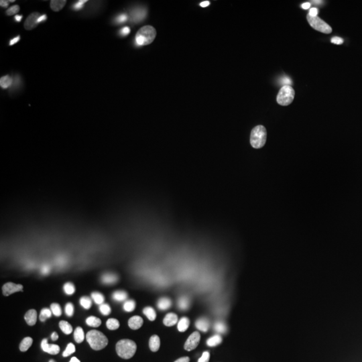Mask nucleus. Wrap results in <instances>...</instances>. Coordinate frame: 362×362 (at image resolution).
<instances>
[{"label": "nucleus", "instance_id": "f257e3e1", "mask_svg": "<svg viewBox=\"0 0 362 362\" xmlns=\"http://www.w3.org/2000/svg\"><path fill=\"white\" fill-rule=\"evenodd\" d=\"M134 42H115L104 49L85 78V97L92 106H111L122 99L134 85V66L141 59Z\"/></svg>", "mask_w": 362, "mask_h": 362}, {"label": "nucleus", "instance_id": "f03ea898", "mask_svg": "<svg viewBox=\"0 0 362 362\" xmlns=\"http://www.w3.org/2000/svg\"><path fill=\"white\" fill-rule=\"evenodd\" d=\"M233 3L228 0H184L177 5V28L188 40H207L226 24Z\"/></svg>", "mask_w": 362, "mask_h": 362}, {"label": "nucleus", "instance_id": "7ed1b4c3", "mask_svg": "<svg viewBox=\"0 0 362 362\" xmlns=\"http://www.w3.org/2000/svg\"><path fill=\"white\" fill-rule=\"evenodd\" d=\"M42 289H45L42 273L33 266L21 264L14 266V269H7L0 278V301H3L5 308L19 313V310H26L40 299Z\"/></svg>", "mask_w": 362, "mask_h": 362}, {"label": "nucleus", "instance_id": "20e7f679", "mask_svg": "<svg viewBox=\"0 0 362 362\" xmlns=\"http://www.w3.org/2000/svg\"><path fill=\"white\" fill-rule=\"evenodd\" d=\"M69 38V24L64 17H52L40 21L38 26H33L31 31L24 33L21 38V49L26 54H45L49 49L64 45Z\"/></svg>", "mask_w": 362, "mask_h": 362}, {"label": "nucleus", "instance_id": "39448f33", "mask_svg": "<svg viewBox=\"0 0 362 362\" xmlns=\"http://www.w3.org/2000/svg\"><path fill=\"white\" fill-rule=\"evenodd\" d=\"M301 7H306L303 0H280V3H275L273 7H269L264 14H259L255 26L259 33L264 35H278V33H285L289 26H292L294 21V14L301 10Z\"/></svg>", "mask_w": 362, "mask_h": 362}, {"label": "nucleus", "instance_id": "423d86ee", "mask_svg": "<svg viewBox=\"0 0 362 362\" xmlns=\"http://www.w3.org/2000/svg\"><path fill=\"white\" fill-rule=\"evenodd\" d=\"M69 136H71V127L69 125H62V127L52 129L49 134L40 136V139L35 141V146H33V158H35V160H42V158L57 153L62 146H66V144H69Z\"/></svg>", "mask_w": 362, "mask_h": 362}, {"label": "nucleus", "instance_id": "0eeeda50", "mask_svg": "<svg viewBox=\"0 0 362 362\" xmlns=\"http://www.w3.org/2000/svg\"><path fill=\"white\" fill-rule=\"evenodd\" d=\"M33 12L31 3H21V0H3L0 3V19L10 26H24L28 24Z\"/></svg>", "mask_w": 362, "mask_h": 362}, {"label": "nucleus", "instance_id": "6e6552de", "mask_svg": "<svg viewBox=\"0 0 362 362\" xmlns=\"http://www.w3.org/2000/svg\"><path fill=\"white\" fill-rule=\"evenodd\" d=\"M163 66H165V54L160 49H148V52H144L141 59L136 62V66H134V83H139L148 76L160 74Z\"/></svg>", "mask_w": 362, "mask_h": 362}, {"label": "nucleus", "instance_id": "1a4fd4ad", "mask_svg": "<svg viewBox=\"0 0 362 362\" xmlns=\"http://www.w3.org/2000/svg\"><path fill=\"white\" fill-rule=\"evenodd\" d=\"M49 64H52L54 74H59L62 78H69V76H74V71L78 66V54L76 52H57Z\"/></svg>", "mask_w": 362, "mask_h": 362}]
</instances>
